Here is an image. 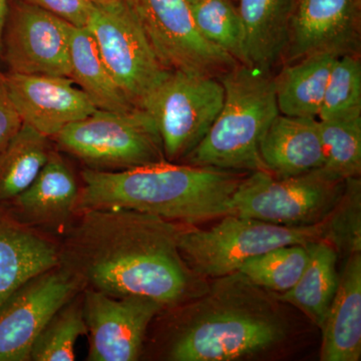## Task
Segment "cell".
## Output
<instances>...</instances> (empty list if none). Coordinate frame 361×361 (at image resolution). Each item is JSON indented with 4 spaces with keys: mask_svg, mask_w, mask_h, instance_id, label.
Returning a JSON list of instances; mask_svg holds the SVG:
<instances>
[{
    "mask_svg": "<svg viewBox=\"0 0 361 361\" xmlns=\"http://www.w3.org/2000/svg\"><path fill=\"white\" fill-rule=\"evenodd\" d=\"M87 334L82 300L73 297L45 325L35 341L30 360H75L78 339Z\"/></svg>",
    "mask_w": 361,
    "mask_h": 361,
    "instance_id": "obj_28",
    "label": "cell"
},
{
    "mask_svg": "<svg viewBox=\"0 0 361 361\" xmlns=\"http://www.w3.org/2000/svg\"><path fill=\"white\" fill-rule=\"evenodd\" d=\"M265 172L276 177H293L324 165L317 118L279 114L260 142Z\"/></svg>",
    "mask_w": 361,
    "mask_h": 361,
    "instance_id": "obj_18",
    "label": "cell"
},
{
    "mask_svg": "<svg viewBox=\"0 0 361 361\" xmlns=\"http://www.w3.org/2000/svg\"><path fill=\"white\" fill-rule=\"evenodd\" d=\"M310 259L308 245L280 246L247 261L239 272L256 286L284 293L298 281Z\"/></svg>",
    "mask_w": 361,
    "mask_h": 361,
    "instance_id": "obj_27",
    "label": "cell"
},
{
    "mask_svg": "<svg viewBox=\"0 0 361 361\" xmlns=\"http://www.w3.org/2000/svg\"><path fill=\"white\" fill-rule=\"evenodd\" d=\"M223 102L218 78L169 71L141 109L155 121L166 160L179 163L205 137Z\"/></svg>",
    "mask_w": 361,
    "mask_h": 361,
    "instance_id": "obj_8",
    "label": "cell"
},
{
    "mask_svg": "<svg viewBox=\"0 0 361 361\" xmlns=\"http://www.w3.org/2000/svg\"><path fill=\"white\" fill-rule=\"evenodd\" d=\"M23 127L6 85V73L0 70V151Z\"/></svg>",
    "mask_w": 361,
    "mask_h": 361,
    "instance_id": "obj_32",
    "label": "cell"
},
{
    "mask_svg": "<svg viewBox=\"0 0 361 361\" xmlns=\"http://www.w3.org/2000/svg\"><path fill=\"white\" fill-rule=\"evenodd\" d=\"M168 71L219 78L239 65L198 32L186 0H127Z\"/></svg>",
    "mask_w": 361,
    "mask_h": 361,
    "instance_id": "obj_10",
    "label": "cell"
},
{
    "mask_svg": "<svg viewBox=\"0 0 361 361\" xmlns=\"http://www.w3.org/2000/svg\"><path fill=\"white\" fill-rule=\"evenodd\" d=\"M77 278L59 265L37 275L0 310V361H28L40 332L78 292Z\"/></svg>",
    "mask_w": 361,
    "mask_h": 361,
    "instance_id": "obj_12",
    "label": "cell"
},
{
    "mask_svg": "<svg viewBox=\"0 0 361 361\" xmlns=\"http://www.w3.org/2000/svg\"><path fill=\"white\" fill-rule=\"evenodd\" d=\"M94 6H106V4H116L122 0H90Z\"/></svg>",
    "mask_w": 361,
    "mask_h": 361,
    "instance_id": "obj_34",
    "label": "cell"
},
{
    "mask_svg": "<svg viewBox=\"0 0 361 361\" xmlns=\"http://www.w3.org/2000/svg\"><path fill=\"white\" fill-rule=\"evenodd\" d=\"M7 11V0H0V52H1V37Z\"/></svg>",
    "mask_w": 361,
    "mask_h": 361,
    "instance_id": "obj_33",
    "label": "cell"
},
{
    "mask_svg": "<svg viewBox=\"0 0 361 361\" xmlns=\"http://www.w3.org/2000/svg\"><path fill=\"white\" fill-rule=\"evenodd\" d=\"M322 361L361 357V252L349 255L322 327Z\"/></svg>",
    "mask_w": 361,
    "mask_h": 361,
    "instance_id": "obj_19",
    "label": "cell"
},
{
    "mask_svg": "<svg viewBox=\"0 0 361 361\" xmlns=\"http://www.w3.org/2000/svg\"><path fill=\"white\" fill-rule=\"evenodd\" d=\"M310 259L296 284L284 293H275L278 301L291 304L322 329L338 286L337 252L322 239L308 244Z\"/></svg>",
    "mask_w": 361,
    "mask_h": 361,
    "instance_id": "obj_22",
    "label": "cell"
},
{
    "mask_svg": "<svg viewBox=\"0 0 361 361\" xmlns=\"http://www.w3.org/2000/svg\"><path fill=\"white\" fill-rule=\"evenodd\" d=\"M195 301L169 343L170 360H236L275 345L286 334L276 304L240 272L217 278Z\"/></svg>",
    "mask_w": 361,
    "mask_h": 361,
    "instance_id": "obj_3",
    "label": "cell"
},
{
    "mask_svg": "<svg viewBox=\"0 0 361 361\" xmlns=\"http://www.w3.org/2000/svg\"><path fill=\"white\" fill-rule=\"evenodd\" d=\"M116 84L141 109L168 70L127 0L94 6L87 26Z\"/></svg>",
    "mask_w": 361,
    "mask_h": 361,
    "instance_id": "obj_9",
    "label": "cell"
},
{
    "mask_svg": "<svg viewBox=\"0 0 361 361\" xmlns=\"http://www.w3.org/2000/svg\"><path fill=\"white\" fill-rule=\"evenodd\" d=\"M58 151L87 168L123 171L167 161L155 121L142 109L97 110L51 137Z\"/></svg>",
    "mask_w": 361,
    "mask_h": 361,
    "instance_id": "obj_6",
    "label": "cell"
},
{
    "mask_svg": "<svg viewBox=\"0 0 361 361\" xmlns=\"http://www.w3.org/2000/svg\"><path fill=\"white\" fill-rule=\"evenodd\" d=\"M324 220L317 224L289 227L229 214L202 229L180 223L178 247L185 262L200 278L239 272L247 261L280 246L308 245L324 239Z\"/></svg>",
    "mask_w": 361,
    "mask_h": 361,
    "instance_id": "obj_5",
    "label": "cell"
},
{
    "mask_svg": "<svg viewBox=\"0 0 361 361\" xmlns=\"http://www.w3.org/2000/svg\"><path fill=\"white\" fill-rule=\"evenodd\" d=\"M82 307L90 334V361H134L161 304L142 296L115 297L84 288Z\"/></svg>",
    "mask_w": 361,
    "mask_h": 361,
    "instance_id": "obj_13",
    "label": "cell"
},
{
    "mask_svg": "<svg viewBox=\"0 0 361 361\" xmlns=\"http://www.w3.org/2000/svg\"><path fill=\"white\" fill-rule=\"evenodd\" d=\"M70 61L71 80L97 110L128 111L137 108L116 84L87 27H71Z\"/></svg>",
    "mask_w": 361,
    "mask_h": 361,
    "instance_id": "obj_23",
    "label": "cell"
},
{
    "mask_svg": "<svg viewBox=\"0 0 361 361\" xmlns=\"http://www.w3.org/2000/svg\"><path fill=\"white\" fill-rule=\"evenodd\" d=\"M49 11L75 27H85L94 8L90 0H21Z\"/></svg>",
    "mask_w": 361,
    "mask_h": 361,
    "instance_id": "obj_31",
    "label": "cell"
},
{
    "mask_svg": "<svg viewBox=\"0 0 361 361\" xmlns=\"http://www.w3.org/2000/svg\"><path fill=\"white\" fill-rule=\"evenodd\" d=\"M9 94L23 123L51 139L97 110L71 78L6 73Z\"/></svg>",
    "mask_w": 361,
    "mask_h": 361,
    "instance_id": "obj_15",
    "label": "cell"
},
{
    "mask_svg": "<svg viewBox=\"0 0 361 361\" xmlns=\"http://www.w3.org/2000/svg\"><path fill=\"white\" fill-rule=\"evenodd\" d=\"M324 240L337 253L361 252V180L349 178L336 205L324 219Z\"/></svg>",
    "mask_w": 361,
    "mask_h": 361,
    "instance_id": "obj_29",
    "label": "cell"
},
{
    "mask_svg": "<svg viewBox=\"0 0 361 361\" xmlns=\"http://www.w3.org/2000/svg\"><path fill=\"white\" fill-rule=\"evenodd\" d=\"M273 75L239 63L221 75L222 108L183 163L237 172L265 171L259 152L261 140L280 114Z\"/></svg>",
    "mask_w": 361,
    "mask_h": 361,
    "instance_id": "obj_4",
    "label": "cell"
},
{
    "mask_svg": "<svg viewBox=\"0 0 361 361\" xmlns=\"http://www.w3.org/2000/svg\"><path fill=\"white\" fill-rule=\"evenodd\" d=\"M344 182L322 168L284 178L255 171L240 180L232 214L289 227L317 224L336 205Z\"/></svg>",
    "mask_w": 361,
    "mask_h": 361,
    "instance_id": "obj_7",
    "label": "cell"
},
{
    "mask_svg": "<svg viewBox=\"0 0 361 361\" xmlns=\"http://www.w3.org/2000/svg\"><path fill=\"white\" fill-rule=\"evenodd\" d=\"M202 37L241 65H245V32L238 6L233 0H200L190 4Z\"/></svg>",
    "mask_w": 361,
    "mask_h": 361,
    "instance_id": "obj_26",
    "label": "cell"
},
{
    "mask_svg": "<svg viewBox=\"0 0 361 361\" xmlns=\"http://www.w3.org/2000/svg\"><path fill=\"white\" fill-rule=\"evenodd\" d=\"M361 113L360 56L336 58L323 97L318 120Z\"/></svg>",
    "mask_w": 361,
    "mask_h": 361,
    "instance_id": "obj_30",
    "label": "cell"
},
{
    "mask_svg": "<svg viewBox=\"0 0 361 361\" xmlns=\"http://www.w3.org/2000/svg\"><path fill=\"white\" fill-rule=\"evenodd\" d=\"M243 173L165 161L123 171L82 172L77 213L125 208L196 225L232 214L231 200Z\"/></svg>",
    "mask_w": 361,
    "mask_h": 361,
    "instance_id": "obj_2",
    "label": "cell"
},
{
    "mask_svg": "<svg viewBox=\"0 0 361 361\" xmlns=\"http://www.w3.org/2000/svg\"><path fill=\"white\" fill-rule=\"evenodd\" d=\"M186 1L188 4H189L190 6V4H196V2L200 1V0H186Z\"/></svg>",
    "mask_w": 361,
    "mask_h": 361,
    "instance_id": "obj_35",
    "label": "cell"
},
{
    "mask_svg": "<svg viewBox=\"0 0 361 361\" xmlns=\"http://www.w3.org/2000/svg\"><path fill=\"white\" fill-rule=\"evenodd\" d=\"M336 58L334 54H318L282 65L273 75L279 113L317 118Z\"/></svg>",
    "mask_w": 361,
    "mask_h": 361,
    "instance_id": "obj_21",
    "label": "cell"
},
{
    "mask_svg": "<svg viewBox=\"0 0 361 361\" xmlns=\"http://www.w3.org/2000/svg\"><path fill=\"white\" fill-rule=\"evenodd\" d=\"M361 0H293L283 63L330 54L360 56Z\"/></svg>",
    "mask_w": 361,
    "mask_h": 361,
    "instance_id": "obj_14",
    "label": "cell"
},
{
    "mask_svg": "<svg viewBox=\"0 0 361 361\" xmlns=\"http://www.w3.org/2000/svg\"><path fill=\"white\" fill-rule=\"evenodd\" d=\"M324 165L336 179L360 177L361 173V113L318 120Z\"/></svg>",
    "mask_w": 361,
    "mask_h": 361,
    "instance_id": "obj_25",
    "label": "cell"
},
{
    "mask_svg": "<svg viewBox=\"0 0 361 361\" xmlns=\"http://www.w3.org/2000/svg\"><path fill=\"white\" fill-rule=\"evenodd\" d=\"M78 213L59 249L61 265L82 289L147 297L164 308L192 301L206 291L203 278L180 255V223L125 208Z\"/></svg>",
    "mask_w": 361,
    "mask_h": 361,
    "instance_id": "obj_1",
    "label": "cell"
},
{
    "mask_svg": "<svg viewBox=\"0 0 361 361\" xmlns=\"http://www.w3.org/2000/svg\"><path fill=\"white\" fill-rule=\"evenodd\" d=\"M61 264L58 245L0 205V310L26 282Z\"/></svg>",
    "mask_w": 361,
    "mask_h": 361,
    "instance_id": "obj_17",
    "label": "cell"
},
{
    "mask_svg": "<svg viewBox=\"0 0 361 361\" xmlns=\"http://www.w3.org/2000/svg\"><path fill=\"white\" fill-rule=\"evenodd\" d=\"M293 0H239L245 66L274 73L283 63Z\"/></svg>",
    "mask_w": 361,
    "mask_h": 361,
    "instance_id": "obj_20",
    "label": "cell"
},
{
    "mask_svg": "<svg viewBox=\"0 0 361 361\" xmlns=\"http://www.w3.org/2000/svg\"><path fill=\"white\" fill-rule=\"evenodd\" d=\"M80 191L73 168L58 149H52L30 187L1 206L26 225L61 229L77 213Z\"/></svg>",
    "mask_w": 361,
    "mask_h": 361,
    "instance_id": "obj_16",
    "label": "cell"
},
{
    "mask_svg": "<svg viewBox=\"0 0 361 361\" xmlns=\"http://www.w3.org/2000/svg\"><path fill=\"white\" fill-rule=\"evenodd\" d=\"M73 25L21 0H7L0 63L6 73L71 78Z\"/></svg>",
    "mask_w": 361,
    "mask_h": 361,
    "instance_id": "obj_11",
    "label": "cell"
},
{
    "mask_svg": "<svg viewBox=\"0 0 361 361\" xmlns=\"http://www.w3.org/2000/svg\"><path fill=\"white\" fill-rule=\"evenodd\" d=\"M52 151L51 140L23 123L0 151V205L30 187Z\"/></svg>",
    "mask_w": 361,
    "mask_h": 361,
    "instance_id": "obj_24",
    "label": "cell"
}]
</instances>
